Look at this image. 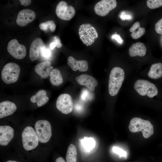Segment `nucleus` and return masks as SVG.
<instances>
[{
	"mask_svg": "<svg viewBox=\"0 0 162 162\" xmlns=\"http://www.w3.org/2000/svg\"><path fill=\"white\" fill-rule=\"evenodd\" d=\"M140 23L138 22L134 23L129 29L131 32V36L134 39H136L141 37L145 32V28L141 27Z\"/></svg>",
	"mask_w": 162,
	"mask_h": 162,
	"instance_id": "5701e85b",
	"label": "nucleus"
},
{
	"mask_svg": "<svg viewBox=\"0 0 162 162\" xmlns=\"http://www.w3.org/2000/svg\"><path fill=\"white\" fill-rule=\"evenodd\" d=\"M146 51L145 45L142 43L138 42L133 44L129 50V54L131 57L136 56H145Z\"/></svg>",
	"mask_w": 162,
	"mask_h": 162,
	"instance_id": "6ab92c4d",
	"label": "nucleus"
},
{
	"mask_svg": "<svg viewBox=\"0 0 162 162\" xmlns=\"http://www.w3.org/2000/svg\"><path fill=\"white\" fill-rule=\"evenodd\" d=\"M21 4L24 6H27L30 5L31 2L30 0H20Z\"/></svg>",
	"mask_w": 162,
	"mask_h": 162,
	"instance_id": "72a5a7b5",
	"label": "nucleus"
},
{
	"mask_svg": "<svg viewBox=\"0 0 162 162\" xmlns=\"http://www.w3.org/2000/svg\"><path fill=\"white\" fill-rule=\"evenodd\" d=\"M17 109L16 105L11 101L6 100L0 103V118L13 114Z\"/></svg>",
	"mask_w": 162,
	"mask_h": 162,
	"instance_id": "a211bd4d",
	"label": "nucleus"
},
{
	"mask_svg": "<svg viewBox=\"0 0 162 162\" xmlns=\"http://www.w3.org/2000/svg\"><path fill=\"white\" fill-rule=\"evenodd\" d=\"M112 38L115 39L120 44H122L123 42V40L122 39L120 35L116 34H116L112 36Z\"/></svg>",
	"mask_w": 162,
	"mask_h": 162,
	"instance_id": "473e14b6",
	"label": "nucleus"
},
{
	"mask_svg": "<svg viewBox=\"0 0 162 162\" xmlns=\"http://www.w3.org/2000/svg\"><path fill=\"white\" fill-rule=\"evenodd\" d=\"M124 72L121 68L116 67L111 71L109 78L108 89L110 94L115 96L118 93L124 80Z\"/></svg>",
	"mask_w": 162,
	"mask_h": 162,
	"instance_id": "f257e3e1",
	"label": "nucleus"
},
{
	"mask_svg": "<svg viewBox=\"0 0 162 162\" xmlns=\"http://www.w3.org/2000/svg\"><path fill=\"white\" fill-rule=\"evenodd\" d=\"M146 4L150 9H155L162 6V0H148Z\"/></svg>",
	"mask_w": 162,
	"mask_h": 162,
	"instance_id": "bb28decb",
	"label": "nucleus"
},
{
	"mask_svg": "<svg viewBox=\"0 0 162 162\" xmlns=\"http://www.w3.org/2000/svg\"><path fill=\"white\" fill-rule=\"evenodd\" d=\"M51 63L49 61L43 62L37 64L34 68L35 72L41 78H46L50 76L53 67L51 66Z\"/></svg>",
	"mask_w": 162,
	"mask_h": 162,
	"instance_id": "dca6fc26",
	"label": "nucleus"
},
{
	"mask_svg": "<svg viewBox=\"0 0 162 162\" xmlns=\"http://www.w3.org/2000/svg\"><path fill=\"white\" fill-rule=\"evenodd\" d=\"M129 129L133 133L141 131L145 138H149L154 133L153 127L150 122L140 118L135 117L131 119Z\"/></svg>",
	"mask_w": 162,
	"mask_h": 162,
	"instance_id": "f03ea898",
	"label": "nucleus"
},
{
	"mask_svg": "<svg viewBox=\"0 0 162 162\" xmlns=\"http://www.w3.org/2000/svg\"><path fill=\"white\" fill-rule=\"evenodd\" d=\"M56 13L60 19L65 20H69L74 16L75 10L72 6L68 5L64 1L59 2L56 7Z\"/></svg>",
	"mask_w": 162,
	"mask_h": 162,
	"instance_id": "1a4fd4ad",
	"label": "nucleus"
},
{
	"mask_svg": "<svg viewBox=\"0 0 162 162\" xmlns=\"http://www.w3.org/2000/svg\"><path fill=\"white\" fill-rule=\"evenodd\" d=\"M56 107L58 110L63 114H67L70 113L74 107L71 96L67 93L60 95L56 100Z\"/></svg>",
	"mask_w": 162,
	"mask_h": 162,
	"instance_id": "6e6552de",
	"label": "nucleus"
},
{
	"mask_svg": "<svg viewBox=\"0 0 162 162\" xmlns=\"http://www.w3.org/2000/svg\"><path fill=\"white\" fill-rule=\"evenodd\" d=\"M150 78L157 79L162 76V64L161 63H155L152 64L148 73Z\"/></svg>",
	"mask_w": 162,
	"mask_h": 162,
	"instance_id": "412c9836",
	"label": "nucleus"
},
{
	"mask_svg": "<svg viewBox=\"0 0 162 162\" xmlns=\"http://www.w3.org/2000/svg\"><path fill=\"white\" fill-rule=\"evenodd\" d=\"M22 136L23 146L26 150H32L38 146L39 139L36 131L32 127H26L22 132Z\"/></svg>",
	"mask_w": 162,
	"mask_h": 162,
	"instance_id": "20e7f679",
	"label": "nucleus"
},
{
	"mask_svg": "<svg viewBox=\"0 0 162 162\" xmlns=\"http://www.w3.org/2000/svg\"><path fill=\"white\" fill-rule=\"evenodd\" d=\"M120 19L122 20H130L131 19V16L130 15H124L123 13H122L120 16Z\"/></svg>",
	"mask_w": 162,
	"mask_h": 162,
	"instance_id": "f704fd0d",
	"label": "nucleus"
},
{
	"mask_svg": "<svg viewBox=\"0 0 162 162\" xmlns=\"http://www.w3.org/2000/svg\"><path fill=\"white\" fill-rule=\"evenodd\" d=\"M50 80L52 85L58 86L62 83V76L59 69L57 68L53 69L50 72Z\"/></svg>",
	"mask_w": 162,
	"mask_h": 162,
	"instance_id": "4be33fe9",
	"label": "nucleus"
},
{
	"mask_svg": "<svg viewBox=\"0 0 162 162\" xmlns=\"http://www.w3.org/2000/svg\"><path fill=\"white\" fill-rule=\"evenodd\" d=\"M134 88L138 93L142 96L147 95L152 98L157 95L158 93L155 85L146 80H137L135 82Z\"/></svg>",
	"mask_w": 162,
	"mask_h": 162,
	"instance_id": "423d86ee",
	"label": "nucleus"
},
{
	"mask_svg": "<svg viewBox=\"0 0 162 162\" xmlns=\"http://www.w3.org/2000/svg\"><path fill=\"white\" fill-rule=\"evenodd\" d=\"M113 152L117 154H118L121 157H125L127 155V153L125 151L118 147H114L112 148Z\"/></svg>",
	"mask_w": 162,
	"mask_h": 162,
	"instance_id": "7c9ffc66",
	"label": "nucleus"
},
{
	"mask_svg": "<svg viewBox=\"0 0 162 162\" xmlns=\"http://www.w3.org/2000/svg\"><path fill=\"white\" fill-rule=\"evenodd\" d=\"M117 6L115 0H102L97 3L94 7V11L98 15L104 16L114 9Z\"/></svg>",
	"mask_w": 162,
	"mask_h": 162,
	"instance_id": "9b49d317",
	"label": "nucleus"
},
{
	"mask_svg": "<svg viewBox=\"0 0 162 162\" xmlns=\"http://www.w3.org/2000/svg\"><path fill=\"white\" fill-rule=\"evenodd\" d=\"M44 43L42 39L37 38L31 43L29 50V58L31 61H34L39 57L41 49L45 47Z\"/></svg>",
	"mask_w": 162,
	"mask_h": 162,
	"instance_id": "4468645a",
	"label": "nucleus"
},
{
	"mask_svg": "<svg viewBox=\"0 0 162 162\" xmlns=\"http://www.w3.org/2000/svg\"><path fill=\"white\" fill-rule=\"evenodd\" d=\"M6 162H19L16 161L14 160H9L7 161Z\"/></svg>",
	"mask_w": 162,
	"mask_h": 162,
	"instance_id": "e433bc0d",
	"label": "nucleus"
},
{
	"mask_svg": "<svg viewBox=\"0 0 162 162\" xmlns=\"http://www.w3.org/2000/svg\"><path fill=\"white\" fill-rule=\"evenodd\" d=\"M46 92L44 90L38 91L36 94L30 98L31 101L33 103H37L38 107H40L46 104L49 100L46 95Z\"/></svg>",
	"mask_w": 162,
	"mask_h": 162,
	"instance_id": "aec40b11",
	"label": "nucleus"
},
{
	"mask_svg": "<svg viewBox=\"0 0 162 162\" xmlns=\"http://www.w3.org/2000/svg\"><path fill=\"white\" fill-rule=\"evenodd\" d=\"M35 17V13L33 10L30 9H23L18 13L16 23L19 26H24L32 22Z\"/></svg>",
	"mask_w": 162,
	"mask_h": 162,
	"instance_id": "f8f14e48",
	"label": "nucleus"
},
{
	"mask_svg": "<svg viewBox=\"0 0 162 162\" xmlns=\"http://www.w3.org/2000/svg\"><path fill=\"white\" fill-rule=\"evenodd\" d=\"M40 28L45 31H47L48 28L52 32H54L56 28V25L53 20H50L42 22L39 25Z\"/></svg>",
	"mask_w": 162,
	"mask_h": 162,
	"instance_id": "a878e982",
	"label": "nucleus"
},
{
	"mask_svg": "<svg viewBox=\"0 0 162 162\" xmlns=\"http://www.w3.org/2000/svg\"><path fill=\"white\" fill-rule=\"evenodd\" d=\"M14 131L11 127L0 126V144L3 146L8 145L14 136Z\"/></svg>",
	"mask_w": 162,
	"mask_h": 162,
	"instance_id": "2eb2a0df",
	"label": "nucleus"
},
{
	"mask_svg": "<svg viewBox=\"0 0 162 162\" xmlns=\"http://www.w3.org/2000/svg\"><path fill=\"white\" fill-rule=\"evenodd\" d=\"M84 149L86 152H90L95 146V142L92 138H85L81 141Z\"/></svg>",
	"mask_w": 162,
	"mask_h": 162,
	"instance_id": "393cba45",
	"label": "nucleus"
},
{
	"mask_svg": "<svg viewBox=\"0 0 162 162\" xmlns=\"http://www.w3.org/2000/svg\"><path fill=\"white\" fill-rule=\"evenodd\" d=\"M56 162H66V161L63 158L60 157L56 159Z\"/></svg>",
	"mask_w": 162,
	"mask_h": 162,
	"instance_id": "c9c22d12",
	"label": "nucleus"
},
{
	"mask_svg": "<svg viewBox=\"0 0 162 162\" xmlns=\"http://www.w3.org/2000/svg\"><path fill=\"white\" fill-rule=\"evenodd\" d=\"M155 29L157 33L162 34V18L155 24Z\"/></svg>",
	"mask_w": 162,
	"mask_h": 162,
	"instance_id": "2f4dec72",
	"label": "nucleus"
},
{
	"mask_svg": "<svg viewBox=\"0 0 162 162\" xmlns=\"http://www.w3.org/2000/svg\"><path fill=\"white\" fill-rule=\"evenodd\" d=\"M67 64L74 71L78 70L80 72H85L88 69L87 62L84 60H77L71 56L68 58Z\"/></svg>",
	"mask_w": 162,
	"mask_h": 162,
	"instance_id": "f3484780",
	"label": "nucleus"
},
{
	"mask_svg": "<svg viewBox=\"0 0 162 162\" xmlns=\"http://www.w3.org/2000/svg\"><path fill=\"white\" fill-rule=\"evenodd\" d=\"M20 72V68L17 64L8 63L4 65L2 70V79L6 84L14 83L18 80Z\"/></svg>",
	"mask_w": 162,
	"mask_h": 162,
	"instance_id": "7ed1b4c3",
	"label": "nucleus"
},
{
	"mask_svg": "<svg viewBox=\"0 0 162 162\" xmlns=\"http://www.w3.org/2000/svg\"><path fill=\"white\" fill-rule=\"evenodd\" d=\"M76 80L78 84L86 86L91 91H94L98 85V82L95 78L86 74H82L76 77Z\"/></svg>",
	"mask_w": 162,
	"mask_h": 162,
	"instance_id": "ddd939ff",
	"label": "nucleus"
},
{
	"mask_svg": "<svg viewBox=\"0 0 162 162\" xmlns=\"http://www.w3.org/2000/svg\"><path fill=\"white\" fill-rule=\"evenodd\" d=\"M54 38V41L51 42L50 45V47L51 50H53L56 46L58 48H60L62 46L59 39H58L57 37H55Z\"/></svg>",
	"mask_w": 162,
	"mask_h": 162,
	"instance_id": "c85d7f7f",
	"label": "nucleus"
},
{
	"mask_svg": "<svg viewBox=\"0 0 162 162\" xmlns=\"http://www.w3.org/2000/svg\"><path fill=\"white\" fill-rule=\"evenodd\" d=\"M77 151L76 148L73 144L68 146L67 151L66 158L67 162H76Z\"/></svg>",
	"mask_w": 162,
	"mask_h": 162,
	"instance_id": "b1692460",
	"label": "nucleus"
},
{
	"mask_svg": "<svg viewBox=\"0 0 162 162\" xmlns=\"http://www.w3.org/2000/svg\"><path fill=\"white\" fill-rule=\"evenodd\" d=\"M35 128L39 141L43 143L48 142L52 135L50 124L45 120H39L35 123Z\"/></svg>",
	"mask_w": 162,
	"mask_h": 162,
	"instance_id": "0eeeda50",
	"label": "nucleus"
},
{
	"mask_svg": "<svg viewBox=\"0 0 162 162\" xmlns=\"http://www.w3.org/2000/svg\"><path fill=\"white\" fill-rule=\"evenodd\" d=\"M7 50L12 56L17 59H22L26 55V47L20 44L16 39L11 40L8 42Z\"/></svg>",
	"mask_w": 162,
	"mask_h": 162,
	"instance_id": "9d476101",
	"label": "nucleus"
},
{
	"mask_svg": "<svg viewBox=\"0 0 162 162\" xmlns=\"http://www.w3.org/2000/svg\"><path fill=\"white\" fill-rule=\"evenodd\" d=\"M42 56L45 58H47L50 57L51 55V52L49 49L46 47L41 49L40 52Z\"/></svg>",
	"mask_w": 162,
	"mask_h": 162,
	"instance_id": "c756f323",
	"label": "nucleus"
},
{
	"mask_svg": "<svg viewBox=\"0 0 162 162\" xmlns=\"http://www.w3.org/2000/svg\"><path fill=\"white\" fill-rule=\"evenodd\" d=\"M79 31L80 39L87 46L92 45L98 37V32L95 28L89 23L81 25Z\"/></svg>",
	"mask_w": 162,
	"mask_h": 162,
	"instance_id": "39448f33",
	"label": "nucleus"
},
{
	"mask_svg": "<svg viewBox=\"0 0 162 162\" xmlns=\"http://www.w3.org/2000/svg\"><path fill=\"white\" fill-rule=\"evenodd\" d=\"M90 91L87 89L83 90L80 95L81 99L84 101L90 100L92 98V95Z\"/></svg>",
	"mask_w": 162,
	"mask_h": 162,
	"instance_id": "cd10ccee",
	"label": "nucleus"
}]
</instances>
